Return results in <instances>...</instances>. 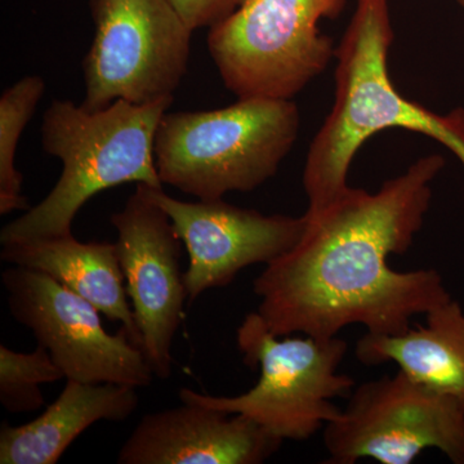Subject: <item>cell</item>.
I'll list each match as a JSON object with an SVG mask.
<instances>
[{
    "instance_id": "cell-14",
    "label": "cell",
    "mask_w": 464,
    "mask_h": 464,
    "mask_svg": "<svg viewBox=\"0 0 464 464\" xmlns=\"http://www.w3.org/2000/svg\"><path fill=\"white\" fill-rule=\"evenodd\" d=\"M0 258L14 266L47 274L99 308L112 322L121 324L134 344L142 337L128 302L127 289L116 244L76 240L72 234L2 244Z\"/></svg>"
},
{
    "instance_id": "cell-7",
    "label": "cell",
    "mask_w": 464,
    "mask_h": 464,
    "mask_svg": "<svg viewBox=\"0 0 464 464\" xmlns=\"http://www.w3.org/2000/svg\"><path fill=\"white\" fill-rule=\"evenodd\" d=\"M94 39L83 60L84 109L173 97L188 72L194 30L170 0H88Z\"/></svg>"
},
{
    "instance_id": "cell-19",
    "label": "cell",
    "mask_w": 464,
    "mask_h": 464,
    "mask_svg": "<svg viewBox=\"0 0 464 464\" xmlns=\"http://www.w3.org/2000/svg\"><path fill=\"white\" fill-rule=\"evenodd\" d=\"M458 3H459L462 7H464V0H457Z\"/></svg>"
},
{
    "instance_id": "cell-18",
    "label": "cell",
    "mask_w": 464,
    "mask_h": 464,
    "mask_svg": "<svg viewBox=\"0 0 464 464\" xmlns=\"http://www.w3.org/2000/svg\"><path fill=\"white\" fill-rule=\"evenodd\" d=\"M243 0H170L192 30L212 27L239 7Z\"/></svg>"
},
{
    "instance_id": "cell-9",
    "label": "cell",
    "mask_w": 464,
    "mask_h": 464,
    "mask_svg": "<svg viewBox=\"0 0 464 464\" xmlns=\"http://www.w3.org/2000/svg\"><path fill=\"white\" fill-rule=\"evenodd\" d=\"M8 307L47 348L66 380L146 389L155 374L141 347L121 326L110 334L101 311L47 274L14 266L2 273Z\"/></svg>"
},
{
    "instance_id": "cell-6",
    "label": "cell",
    "mask_w": 464,
    "mask_h": 464,
    "mask_svg": "<svg viewBox=\"0 0 464 464\" xmlns=\"http://www.w3.org/2000/svg\"><path fill=\"white\" fill-rule=\"evenodd\" d=\"M346 0H243L209 27L208 50L225 87L237 100H293L335 57L320 30Z\"/></svg>"
},
{
    "instance_id": "cell-12",
    "label": "cell",
    "mask_w": 464,
    "mask_h": 464,
    "mask_svg": "<svg viewBox=\"0 0 464 464\" xmlns=\"http://www.w3.org/2000/svg\"><path fill=\"white\" fill-rule=\"evenodd\" d=\"M143 415L118 454L119 464H261L279 450L255 420L191 402Z\"/></svg>"
},
{
    "instance_id": "cell-10",
    "label": "cell",
    "mask_w": 464,
    "mask_h": 464,
    "mask_svg": "<svg viewBox=\"0 0 464 464\" xmlns=\"http://www.w3.org/2000/svg\"><path fill=\"white\" fill-rule=\"evenodd\" d=\"M110 222L118 232L116 252L125 289L142 337V350L155 377L172 375V346L188 299L181 267V237L163 208L137 183Z\"/></svg>"
},
{
    "instance_id": "cell-5",
    "label": "cell",
    "mask_w": 464,
    "mask_h": 464,
    "mask_svg": "<svg viewBox=\"0 0 464 464\" xmlns=\"http://www.w3.org/2000/svg\"><path fill=\"white\" fill-rule=\"evenodd\" d=\"M280 338L258 313L249 314L237 328V342L244 362L259 368L257 384L232 398L181 389L179 400L246 415L283 441L310 439L340 415L332 400L355 389L350 375L338 373L348 344L338 335Z\"/></svg>"
},
{
    "instance_id": "cell-2",
    "label": "cell",
    "mask_w": 464,
    "mask_h": 464,
    "mask_svg": "<svg viewBox=\"0 0 464 464\" xmlns=\"http://www.w3.org/2000/svg\"><path fill=\"white\" fill-rule=\"evenodd\" d=\"M392 43L391 0H357L335 51L334 103L304 163L306 215L322 212L348 190V170L356 152L381 130L404 128L431 137L464 167V110L440 115L402 96L391 82Z\"/></svg>"
},
{
    "instance_id": "cell-13",
    "label": "cell",
    "mask_w": 464,
    "mask_h": 464,
    "mask_svg": "<svg viewBox=\"0 0 464 464\" xmlns=\"http://www.w3.org/2000/svg\"><path fill=\"white\" fill-rule=\"evenodd\" d=\"M139 393L118 383L67 380L44 413L23 426L3 422L0 463L56 464L79 436L100 420L121 422L137 411Z\"/></svg>"
},
{
    "instance_id": "cell-3",
    "label": "cell",
    "mask_w": 464,
    "mask_h": 464,
    "mask_svg": "<svg viewBox=\"0 0 464 464\" xmlns=\"http://www.w3.org/2000/svg\"><path fill=\"white\" fill-rule=\"evenodd\" d=\"M172 102L173 97L148 105L118 100L88 111L72 101L54 100L43 116L42 143L45 152L63 161V173L38 206L3 227L0 243L70 235L87 201L123 183L163 188L155 136Z\"/></svg>"
},
{
    "instance_id": "cell-17",
    "label": "cell",
    "mask_w": 464,
    "mask_h": 464,
    "mask_svg": "<svg viewBox=\"0 0 464 464\" xmlns=\"http://www.w3.org/2000/svg\"><path fill=\"white\" fill-rule=\"evenodd\" d=\"M65 374L47 348L17 353L0 346V402L9 413H30L44 405L42 384L63 380Z\"/></svg>"
},
{
    "instance_id": "cell-1",
    "label": "cell",
    "mask_w": 464,
    "mask_h": 464,
    "mask_svg": "<svg viewBox=\"0 0 464 464\" xmlns=\"http://www.w3.org/2000/svg\"><path fill=\"white\" fill-rule=\"evenodd\" d=\"M441 155L415 160L377 192L348 188L322 212L304 215L295 248L266 265L253 283L257 313L274 334L337 337L346 326L393 335L451 299L436 270L400 271L391 255H404L422 228Z\"/></svg>"
},
{
    "instance_id": "cell-4",
    "label": "cell",
    "mask_w": 464,
    "mask_h": 464,
    "mask_svg": "<svg viewBox=\"0 0 464 464\" xmlns=\"http://www.w3.org/2000/svg\"><path fill=\"white\" fill-rule=\"evenodd\" d=\"M299 124L293 100L243 99L212 111L166 112L155 136L159 179L206 201L256 190L288 157Z\"/></svg>"
},
{
    "instance_id": "cell-16",
    "label": "cell",
    "mask_w": 464,
    "mask_h": 464,
    "mask_svg": "<svg viewBox=\"0 0 464 464\" xmlns=\"http://www.w3.org/2000/svg\"><path fill=\"white\" fill-rule=\"evenodd\" d=\"M44 81L24 76L0 97V215L30 209L23 195V174L16 168L21 134L44 94Z\"/></svg>"
},
{
    "instance_id": "cell-11",
    "label": "cell",
    "mask_w": 464,
    "mask_h": 464,
    "mask_svg": "<svg viewBox=\"0 0 464 464\" xmlns=\"http://www.w3.org/2000/svg\"><path fill=\"white\" fill-rule=\"evenodd\" d=\"M150 198L166 210L188 253L183 274L188 302L234 282L252 265H268L297 246L306 217L266 216L224 199L188 203L148 186Z\"/></svg>"
},
{
    "instance_id": "cell-15",
    "label": "cell",
    "mask_w": 464,
    "mask_h": 464,
    "mask_svg": "<svg viewBox=\"0 0 464 464\" xmlns=\"http://www.w3.org/2000/svg\"><path fill=\"white\" fill-rule=\"evenodd\" d=\"M355 353L365 365L395 362L411 380L464 405V310L453 298L429 311L418 328L393 335L366 333Z\"/></svg>"
},
{
    "instance_id": "cell-8",
    "label": "cell",
    "mask_w": 464,
    "mask_h": 464,
    "mask_svg": "<svg viewBox=\"0 0 464 464\" xmlns=\"http://www.w3.org/2000/svg\"><path fill=\"white\" fill-rule=\"evenodd\" d=\"M346 409L325 424L323 441L331 464L374 459L411 464L438 449L464 464V405L427 389L401 371L365 382L348 396Z\"/></svg>"
}]
</instances>
